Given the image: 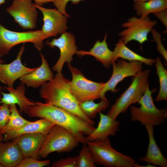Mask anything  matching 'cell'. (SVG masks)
Segmentation results:
<instances>
[{
    "label": "cell",
    "instance_id": "22",
    "mask_svg": "<svg viewBox=\"0 0 167 167\" xmlns=\"http://www.w3.org/2000/svg\"><path fill=\"white\" fill-rule=\"evenodd\" d=\"M24 158L18 145L13 140L0 143V163L4 167H16Z\"/></svg>",
    "mask_w": 167,
    "mask_h": 167
},
{
    "label": "cell",
    "instance_id": "28",
    "mask_svg": "<svg viewBox=\"0 0 167 167\" xmlns=\"http://www.w3.org/2000/svg\"><path fill=\"white\" fill-rule=\"evenodd\" d=\"M83 144L78 156V167H95L96 164L87 145Z\"/></svg>",
    "mask_w": 167,
    "mask_h": 167
},
{
    "label": "cell",
    "instance_id": "38",
    "mask_svg": "<svg viewBox=\"0 0 167 167\" xmlns=\"http://www.w3.org/2000/svg\"><path fill=\"white\" fill-rule=\"evenodd\" d=\"M5 0H0V5L4 3Z\"/></svg>",
    "mask_w": 167,
    "mask_h": 167
},
{
    "label": "cell",
    "instance_id": "13",
    "mask_svg": "<svg viewBox=\"0 0 167 167\" xmlns=\"http://www.w3.org/2000/svg\"><path fill=\"white\" fill-rule=\"evenodd\" d=\"M34 4L42 14L43 24L41 30L46 39L66 32L67 17L56 9L47 8Z\"/></svg>",
    "mask_w": 167,
    "mask_h": 167
},
{
    "label": "cell",
    "instance_id": "6",
    "mask_svg": "<svg viewBox=\"0 0 167 167\" xmlns=\"http://www.w3.org/2000/svg\"><path fill=\"white\" fill-rule=\"evenodd\" d=\"M79 143L68 130L55 125L46 135L39 151V155L45 158L54 152H69L77 147Z\"/></svg>",
    "mask_w": 167,
    "mask_h": 167
},
{
    "label": "cell",
    "instance_id": "33",
    "mask_svg": "<svg viewBox=\"0 0 167 167\" xmlns=\"http://www.w3.org/2000/svg\"><path fill=\"white\" fill-rule=\"evenodd\" d=\"M84 0H54L53 2L58 11L68 17H70V16L66 11V7L67 3L70 1L73 4H77L80 2Z\"/></svg>",
    "mask_w": 167,
    "mask_h": 167
},
{
    "label": "cell",
    "instance_id": "25",
    "mask_svg": "<svg viewBox=\"0 0 167 167\" xmlns=\"http://www.w3.org/2000/svg\"><path fill=\"white\" fill-rule=\"evenodd\" d=\"M9 108L11 114L9 121L0 131L1 135L10 131L19 129L31 122L21 116L15 104L9 105Z\"/></svg>",
    "mask_w": 167,
    "mask_h": 167
},
{
    "label": "cell",
    "instance_id": "21",
    "mask_svg": "<svg viewBox=\"0 0 167 167\" xmlns=\"http://www.w3.org/2000/svg\"><path fill=\"white\" fill-rule=\"evenodd\" d=\"M55 125L44 118L34 122L31 121L19 129L10 131L4 134L3 140L5 141L13 140L21 135L27 134L40 133L47 135Z\"/></svg>",
    "mask_w": 167,
    "mask_h": 167
},
{
    "label": "cell",
    "instance_id": "36",
    "mask_svg": "<svg viewBox=\"0 0 167 167\" xmlns=\"http://www.w3.org/2000/svg\"><path fill=\"white\" fill-rule=\"evenodd\" d=\"M5 63V62L1 58H0V64H2V63ZM3 89V88L0 87V99L1 98V95H2V90Z\"/></svg>",
    "mask_w": 167,
    "mask_h": 167
},
{
    "label": "cell",
    "instance_id": "30",
    "mask_svg": "<svg viewBox=\"0 0 167 167\" xmlns=\"http://www.w3.org/2000/svg\"><path fill=\"white\" fill-rule=\"evenodd\" d=\"M52 167H78V156L61 158L54 162Z\"/></svg>",
    "mask_w": 167,
    "mask_h": 167
},
{
    "label": "cell",
    "instance_id": "17",
    "mask_svg": "<svg viewBox=\"0 0 167 167\" xmlns=\"http://www.w3.org/2000/svg\"><path fill=\"white\" fill-rule=\"evenodd\" d=\"M100 121L98 126L89 135L85 137L86 141L101 140L114 136L119 130L120 122L112 118L108 114L99 113Z\"/></svg>",
    "mask_w": 167,
    "mask_h": 167
},
{
    "label": "cell",
    "instance_id": "40",
    "mask_svg": "<svg viewBox=\"0 0 167 167\" xmlns=\"http://www.w3.org/2000/svg\"><path fill=\"white\" fill-rule=\"evenodd\" d=\"M166 2H167V0H165Z\"/></svg>",
    "mask_w": 167,
    "mask_h": 167
},
{
    "label": "cell",
    "instance_id": "3",
    "mask_svg": "<svg viewBox=\"0 0 167 167\" xmlns=\"http://www.w3.org/2000/svg\"><path fill=\"white\" fill-rule=\"evenodd\" d=\"M95 164L106 167H140L131 156L123 154L111 146L109 137L86 141Z\"/></svg>",
    "mask_w": 167,
    "mask_h": 167
},
{
    "label": "cell",
    "instance_id": "14",
    "mask_svg": "<svg viewBox=\"0 0 167 167\" xmlns=\"http://www.w3.org/2000/svg\"><path fill=\"white\" fill-rule=\"evenodd\" d=\"M24 44L20 48L15 59L9 64H0V82L13 87L15 82L23 75L29 73L36 68H29L23 64L21 61L22 55L25 49Z\"/></svg>",
    "mask_w": 167,
    "mask_h": 167
},
{
    "label": "cell",
    "instance_id": "34",
    "mask_svg": "<svg viewBox=\"0 0 167 167\" xmlns=\"http://www.w3.org/2000/svg\"><path fill=\"white\" fill-rule=\"evenodd\" d=\"M154 14L163 24L166 30L167 28V11L166 9L155 13Z\"/></svg>",
    "mask_w": 167,
    "mask_h": 167
},
{
    "label": "cell",
    "instance_id": "12",
    "mask_svg": "<svg viewBox=\"0 0 167 167\" xmlns=\"http://www.w3.org/2000/svg\"><path fill=\"white\" fill-rule=\"evenodd\" d=\"M75 42V35L67 32L62 33L58 38H54L51 41L45 42L46 44L51 48H54L56 47L60 50V57L52 67L53 70L61 73L65 62L71 65V62L73 60V56L77 50Z\"/></svg>",
    "mask_w": 167,
    "mask_h": 167
},
{
    "label": "cell",
    "instance_id": "1",
    "mask_svg": "<svg viewBox=\"0 0 167 167\" xmlns=\"http://www.w3.org/2000/svg\"><path fill=\"white\" fill-rule=\"evenodd\" d=\"M34 102L27 110L26 113L29 116L46 119L68 130L79 143L86 144L84 135L92 132L95 128L93 126L62 108L46 103Z\"/></svg>",
    "mask_w": 167,
    "mask_h": 167
},
{
    "label": "cell",
    "instance_id": "18",
    "mask_svg": "<svg viewBox=\"0 0 167 167\" xmlns=\"http://www.w3.org/2000/svg\"><path fill=\"white\" fill-rule=\"evenodd\" d=\"M25 84L21 83L15 89L13 87H5L8 93L2 92V96L0 99V104H5L9 105L17 104L19 107V112L22 114L26 113L29 107L35 105L34 101L27 98L25 96L26 88Z\"/></svg>",
    "mask_w": 167,
    "mask_h": 167
},
{
    "label": "cell",
    "instance_id": "16",
    "mask_svg": "<svg viewBox=\"0 0 167 167\" xmlns=\"http://www.w3.org/2000/svg\"><path fill=\"white\" fill-rule=\"evenodd\" d=\"M40 54L42 61L41 65L37 67L33 71L19 78L21 83L26 85L27 87L37 88L54 77L44 55L41 53Z\"/></svg>",
    "mask_w": 167,
    "mask_h": 167
},
{
    "label": "cell",
    "instance_id": "31",
    "mask_svg": "<svg viewBox=\"0 0 167 167\" xmlns=\"http://www.w3.org/2000/svg\"><path fill=\"white\" fill-rule=\"evenodd\" d=\"M151 32L152 33L153 39L156 43L157 50L167 62V52L162 43L161 35L158 32L153 28L152 29Z\"/></svg>",
    "mask_w": 167,
    "mask_h": 167
},
{
    "label": "cell",
    "instance_id": "11",
    "mask_svg": "<svg viewBox=\"0 0 167 167\" xmlns=\"http://www.w3.org/2000/svg\"><path fill=\"white\" fill-rule=\"evenodd\" d=\"M36 9L32 0H14L6 11L23 29H33L36 27Z\"/></svg>",
    "mask_w": 167,
    "mask_h": 167
},
{
    "label": "cell",
    "instance_id": "10",
    "mask_svg": "<svg viewBox=\"0 0 167 167\" xmlns=\"http://www.w3.org/2000/svg\"><path fill=\"white\" fill-rule=\"evenodd\" d=\"M143 63L138 61L127 62L121 59L116 63L112 64L113 72L112 75L106 83L101 93V99H104L106 93L109 91L116 92L119 89L116 88L118 84L125 78L128 77L134 76L142 71Z\"/></svg>",
    "mask_w": 167,
    "mask_h": 167
},
{
    "label": "cell",
    "instance_id": "32",
    "mask_svg": "<svg viewBox=\"0 0 167 167\" xmlns=\"http://www.w3.org/2000/svg\"><path fill=\"white\" fill-rule=\"evenodd\" d=\"M10 114L9 105L2 104L0 107V131L8 122Z\"/></svg>",
    "mask_w": 167,
    "mask_h": 167
},
{
    "label": "cell",
    "instance_id": "8",
    "mask_svg": "<svg viewBox=\"0 0 167 167\" xmlns=\"http://www.w3.org/2000/svg\"><path fill=\"white\" fill-rule=\"evenodd\" d=\"M72 75L70 87L77 100L81 102L101 98V93L105 83L94 82L86 78L77 68L67 64Z\"/></svg>",
    "mask_w": 167,
    "mask_h": 167
},
{
    "label": "cell",
    "instance_id": "2",
    "mask_svg": "<svg viewBox=\"0 0 167 167\" xmlns=\"http://www.w3.org/2000/svg\"><path fill=\"white\" fill-rule=\"evenodd\" d=\"M70 80L61 73L57 72L54 78L41 86L39 93L45 103L64 109L93 126L94 121L81 110L79 102L71 92Z\"/></svg>",
    "mask_w": 167,
    "mask_h": 167
},
{
    "label": "cell",
    "instance_id": "29",
    "mask_svg": "<svg viewBox=\"0 0 167 167\" xmlns=\"http://www.w3.org/2000/svg\"><path fill=\"white\" fill-rule=\"evenodd\" d=\"M50 163L49 160L40 161L32 157H25L17 167H42L48 166Z\"/></svg>",
    "mask_w": 167,
    "mask_h": 167
},
{
    "label": "cell",
    "instance_id": "39",
    "mask_svg": "<svg viewBox=\"0 0 167 167\" xmlns=\"http://www.w3.org/2000/svg\"><path fill=\"white\" fill-rule=\"evenodd\" d=\"M2 135L0 134V143L3 140V136Z\"/></svg>",
    "mask_w": 167,
    "mask_h": 167
},
{
    "label": "cell",
    "instance_id": "5",
    "mask_svg": "<svg viewBox=\"0 0 167 167\" xmlns=\"http://www.w3.org/2000/svg\"><path fill=\"white\" fill-rule=\"evenodd\" d=\"M152 94L148 85L138 102L140 107H130V119L132 121H138L143 125H150L153 127L161 125L165 122L167 118V109H159L156 107Z\"/></svg>",
    "mask_w": 167,
    "mask_h": 167
},
{
    "label": "cell",
    "instance_id": "19",
    "mask_svg": "<svg viewBox=\"0 0 167 167\" xmlns=\"http://www.w3.org/2000/svg\"><path fill=\"white\" fill-rule=\"evenodd\" d=\"M107 34H105L101 41L98 40L94 44L93 47L89 51L77 50L76 54L79 57L90 55L95 57L106 68H109L111 64L115 62L113 51L108 48L107 42Z\"/></svg>",
    "mask_w": 167,
    "mask_h": 167
},
{
    "label": "cell",
    "instance_id": "15",
    "mask_svg": "<svg viewBox=\"0 0 167 167\" xmlns=\"http://www.w3.org/2000/svg\"><path fill=\"white\" fill-rule=\"evenodd\" d=\"M46 135L40 133L21 135L13 139L19 146L24 158L32 157L37 159L40 149Z\"/></svg>",
    "mask_w": 167,
    "mask_h": 167
},
{
    "label": "cell",
    "instance_id": "37",
    "mask_svg": "<svg viewBox=\"0 0 167 167\" xmlns=\"http://www.w3.org/2000/svg\"><path fill=\"white\" fill-rule=\"evenodd\" d=\"M134 2L147 1L151 0H133Z\"/></svg>",
    "mask_w": 167,
    "mask_h": 167
},
{
    "label": "cell",
    "instance_id": "23",
    "mask_svg": "<svg viewBox=\"0 0 167 167\" xmlns=\"http://www.w3.org/2000/svg\"><path fill=\"white\" fill-rule=\"evenodd\" d=\"M126 45L121 39H119L113 51L114 62L120 58L129 61H139L150 66L154 63L155 59L143 57L131 49Z\"/></svg>",
    "mask_w": 167,
    "mask_h": 167
},
{
    "label": "cell",
    "instance_id": "24",
    "mask_svg": "<svg viewBox=\"0 0 167 167\" xmlns=\"http://www.w3.org/2000/svg\"><path fill=\"white\" fill-rule=\"evenodd\" d=\"M133 8L137 15L142 18L166 9L167 2L165 0H151L147 1L134 2Z\"/></svg>",
    "mask_w": 167,
    "mask_h": 167
},
{
    "label": "cell",
    "instance_id": "26",
    "mask_svg": "<svg viewBox=\"0 0 167 167\" xmlns=\"http://www.w3.org/2000/svg\"><path fill=\"white\" fill-rule=\"evenodd\" d=\"M109 105V103L106 97L101 99V101L98 103H96L93 100H91L79 103V106L82 112L92 119L95 118L100 112L105 111Z\"/></svg>",
    "mask_w": 167,
    "mask_h": 167
},
{
    "label": "cell",
    "instance_id": "7",
    "mask_svg": "<svg viewBox=\"0 0 167 167\" xmlns=\"http://www.w3.org/2000/svg\"><path fill=\"white\" fill-rule=\"evenodd\" d=\"M46 38L41 30L16 32L8 30L0 23V58L7 54L14 46L21 43H32L38 50L44 47Z\"/></svg>",
    "mask_w": 167,
    "mask_h": 167
},
{
    "label": "cell",
    "instance_id": "35",
    "mask_svg": "<svg viewBox=\"0 0 167 167\" xmlns=\"http://www.w3.org/2000/svg\"><path fill=\"white\" fill-rule=\"evenodd\" d=\"M36 6H41L45 3L52 2L54 0H33Z\"/></svg>",
    "mask_w": 167,
    "mask_h": 167
},
{
    "label": "cell",
    "instance_id": "27",
    "mask_svg": "<svg viewBox=\"0 0 167 167\" xmlns=\"http://www.w3.org/2000/svg\"><path fill=\"white\" fill-rule=\"evenodd\" d=\"M156 74L159 81L160 89L155 101L159 102L167 100V70L165 67L159 57L155 59L154 63Z\"/></svg>",
    "mask_w": 167,
    "mask_h": 167
},
{
    "label": "cell",
    "instance_id": "41",
    "mask_svg": "<svg viewBox=\"0 0 167 167\" xmlns=\"http://www.w3.org/2000/svg\"><path fill=\"white\" fill-rule=\"evenodd\" d=\"M0 107H1V105H0Z\"/></svg>",
    "mask_w": 167,
    "mask_h": 167
},
{
    "label": "cell",
    "instance_id": "20",
    "mask_svg": "<svg viewBox=\"0 0 167 167\" xmlns=\"http://www.w3.org/2000/svg\"><path fill=\"white\" fill-rule=\"evenodd\" d=\"M145 126L148 135V145L146 155L140 158L139 161L154 166L167 167V159L162 154L155 141L153 126L150 125Z\"/></svg>",
    "mask_w": 167,
    "mask_h": 167
},
{
    "label": "cell",
    "instance_id": "9",
    "mask_svg": "<svg viewBox=\"0 0 167 167\" xmlns=\"http://www.w3.org/2000/svg\"><path fill=\"white\" fill-rule=\"evenodd\" d=\"M156 24V21L151 20L148 16L144 18L132 17L122 24L125 29L118 35L126 45L132 41L141 45L148 40V33Z\"/></svg>",
    "mask_w": 167,
    "mask_h": 167
},
{
    "label": "cell",
    "instance_id": "4",
    "mask_svg": "<svg viewBox=\"0 0 167 167\" xmlns=\"http://www.w3.org/2000/svg\"><path fill=\"white\" fill-rule=\"evenodd\" d=\"M151 72L147 69L138 73L132 78V82L126 89L116 100L107 114L114 119L124 113L132 104L138 102L145 92L148 84Z\"/></svg>",
    "mask_w": 167,
    "mask_h": 167
}]
</instances>
